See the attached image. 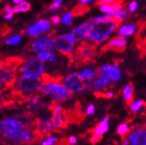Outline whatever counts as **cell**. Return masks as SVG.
<instances>
[{"label":"cell","mask_w":146,"mask_h":145,"mask_svg":"<svg viewBox=\"0 0 146 145\" xmlns=\"http://www.w3.org/2000/svg\"><path fill=\"white\" fill-rule=\"evenodd\" d=\"M96 78L92 83V89L96 91H101L102 89L107 88L109 85H111L112 81L109 76L105 73H96Z\"/></svg>","instance_id":"16"},{"label":"cell","mask_w":146,"mask_h":145,"mask_svg":"<svg viewBox=\"0 0 146 145\" xmlns=\"http://www.w3.org/2000/svg\"><path fill=\"white\" fill-rule=\"evenodd\" d=\"M68 141H69V142H70V145H75L77 143V138H76L75 136H70Z\"/></svg>","instance_id":"41"},{"label":"cell","mask_w":146,"mask_h":145,"mask_svg":"<svg viewBox=\"0 0 146 145\" xmlns=\"http://www.w3.org/2000/svg\"><path fill=\"white\" fill-rule=\"evenodd\" d=\"M138 7H139V3L136 0H133V1H130L128 3L127 6V10L129 13H135L138 10Z\"/></svg>","instance_id":"29"},{"label":"cell","mask_w":146,"mask_h":145,"mask_svg":"<svg viewBox=\"0 0 146 145\" xmlns=\"http://www.w3.org/2000/svg\"><path fill=\"white\" fill-rule=\"evenodd\" d=\"M127 44V38L120 37V36H116V37L111 38L108 42L104 48L106 50L116 51V52H122L126 49Z\"/></svg>","instance_id":"14"},{"label":"cell","mask_w":146,"mask_h":145,"mask_svg":"<svg viewBox=\"0 0 146 145\" xmlns=\"http://www.w3.org/2000/svg\"><path fill=\"white\" fill-rule=\"evenodd\" d=\"M50 54L51 53H47V52H40V53L36 54V56L38 57L39 60H41L43 62H49Z\"/></svg>","instance_id":"31"},{"label":"cell","mask_w":146,"mask_h":145,"mask_svg":"<svg viewBox=\"0 0 146 145\" xmlns=\"http://www.w3.org/2000/svg\"><path fill=\"white\" fill-rule=\"evenodd\" d=\"M109 77L111 78V80L112 82H117V81H119L120 77H121V70H119V66H118V64H111V67H110V70L109 71L106 73Z\"/></svg>","instance_id":"21"},{"label":"cell","mask_w":146,"mask_h":145,"mask_svg":"<svg viewBox=\"0 0 146 145\" xmlns=\"http://www.w3.org/2000/svg\"><path fill=\"white\" fill-rule=\"evenodd\" d=\"M35 119L33 120H23V118L21 119H5L0 123V129H1L2 137L21 133L27 127L34 125Z\"/></svg>","instance_id":"4"},{"label":"cell","mask_w":146,"mask_h":145,"mask_svg":"<svg viewBox=\"0 0 146 145\" xmlns=\"http://www.w3.org/2000/svg\"><path fill=\"white\" fill-rule=\"evenodd\" d=\"M145 103L142 100H138V101H133V103L130 105V110L132 112H138L140 110H141V108L143 106H145Z\"/></svg>","instance_id":"27"},{"label":"cell","mask_w":146,"mask_h":145,"mask_svg":"<svg viewBox=\"0 0 146 145\" xmlns=\"http://www.w3.org/2000/svg\"><path fill=\"white\" fill-rule=\"evenodd\" d=\"M94 112H96V107H94L93 104H90L88 107L86 108V115H93L94 114Z\"/></svg>","instance_id":"35"},{"label":"cell","mask_w":146,"mask_h":145,"mask_svg":"<svg viewBox=\"0 0 146 145\" xmlns=\"http://www.w3.org/2000/svg\"><path fill=\"white\" fill-rule=\"evenodd\" d=\"M12 12H13V6H12L11 5H5L3 8V13H12Z\"/></svg>","instance_id":"39"},{"label":"cell","mask_w":146,"mask_h":145,"mask_svg":"<svg viewBox=\"0 0 146 145\" xmlns=\"http://www.w3.org/2000/svg\"><path fill=\"white\" fill-rule=\"evenodd\" d=\"M62 4H63V0H54L53 3L50 4L47 10L49 12H55L61 8Z\"/></svg>","instance_id":"28"},{"label":"cell","mask_w":146,"mask_h":145,"mask_svg":"<svg viewBox=\"0 0 146 145\" xmlns=\"http://www.w3.org/2000/svg\"><path fill=\"white\" fill-rule=\"evenodd\" d=\"M119 25V21L113 19H106L98 23H93L87 34V40L94 43L96 45L103 44L117 32Z\"/></svg>","instance_id":"1"},{"label":"cell","mask_w":146,"mask_h":145,"mask_svg":"<svg viewBox=\"0 0 146 145\" xmlns=\"http://www.w3.org/2000/svg\"><path fill=\"white\" fill-rule=\"evenodd\" d=\"M102 138H103V136H101V135H97V134H92V136L89 138V142L91 143V144H93V145H94V144H96V143H98L101 140H102Z\"/></svg>","instance_id":"33"},{"label":"cell","mask_w":146,"mask_h":145,"mask_svg":"<svg viewBox=\"0 0 146 145\" xmlns=\"http://www.w3.org/2000/svg\"><path fill=\"white\" fill-rule=\"evenodd\" d=\"M3 17H4L5 20L8 21H11L13 19V17H14V13L12 12V13H4V14H3Z\"/></svg>","instance_id":"36"},{"label":"cell","mask_w":146,"mask_h":145,"mask_svg":"<svg viewBox=\"0 0 146 145\" xmlns=\"http://www.w3.org/2000/svg\"><path fill=\"white\" fill-rule=\"evenodd\" d=\"M108 130H109V118L105 117L94 128L89 129L88 133H91L92 134H97L103 136L106 132H108Z\"/></svg>","instance_id":"17"},{"label":"cell","mask_w":146,"mask_h":145,"mask_svg":"<svg viewBox=\"0 0 146 145\" xmlns=\"http://www.w3.org/2000/svg\"><path fill=\"white\" fill-rule=\"evenodd\" d=\"M49 108L52 110V119H51V121H52L54 128L57 130L67 128L68 121L66 118H65L64 110L62 109V107L57 103H54V104H52Z\"/></svg>","instance_id":"11"},{"label":"cell","mask_w":146,"mask_h":145,"mask_svg":"<svg viewBox=\"0 0 146 145\" xmlns=\"http://www.w3.org/2000/svg\"><path fill=\"white\" fill-rule=\"evenodd\" d=\"M52 25L53 24L50 20L47 19L38 20L26 28L25 35L31 38H36L42 37V36L46 35L52 30Z\"/></svg>","instance_id":"8"},{"label":"cell","mask_w":146,"mask_h":145,"mask_svg":"<svg viewBox=\"0 0 146 145\" xmlns=\"http://www.w3.org/2000/svg\"><path fill=\"white\" fill-rule=\"evenodd\" d=\"M31 8V3L24 0V1L23 3H21L20 5L13 6V13H14V14L21 13H26V12L30 11Z\"/></svg>","instance_id":"23"},{"label":"cell","mask_w":146,"mask_h":145,"mask_svg":"<svg viewBox=\"0 0 146 145\" xmlns=\"http://www.w3.org/2000/svg\"><path fill=\"white\" fill-rule=\"evenodd\" d=\"M43 83L42 77L19 76L15 83V91L21 95H31L39 90Z\"/></svg>","instance_id":"6"},{"label":"cell","mask_w":146,"mask_h":145,"mask_svg":"<svg viewBox=\"0 0 146 145\" xmlns=\"http://www.w3.org/2000/svg\"><path fill=\"white\" fill-rule=\"evenodd\" d=\"M138 30V26L135 23H124L119 25L117 30V36H120L124 38H128L135 34Z\"/></svg>","instance_id":"15"},{"label":"cell","mask_w":146,"mask_h":145,"mask_svg":"<svg viewBox=\"0 0 146 145\" xmlns=\"http://www.w3.org/2000/svg\"><path fill=\"white\" fill-rule=\"evenodd\" d=\"M78 73H79L80 77H81L86 83H88L91 85H92V83L94 80V77L97 76L96 70H94V69H91V68L84 69L81 71H79Z\"/></svg>","instance_id":"20"},{"label":"cell","mask_w":146,"mask_h":145,"mask_svg":"<svg viewBox=\"0 0 146 145\" xmlns=\"http://www.w3.org/2000/svg\"><path fill=\"white\" fill-rule=\"evenodd\" d=\"M58 145H70V144L69 141L67 142V140H66V139H65V138H62V139L59 142V143H58Z\"/></svg>","instance_id":"42"},{"label":"cell","mask_w":146,"mask_h":145,"mask_svg":"<svg viewBox=\"0 0 146 145\" xmlns=\"http://www.w3.org/2000/svg\"><path fill=\"white\" fill-rule=\"evenodd\" d=\"M94 96L99 98H104V99H111L114 96L112 92H101V91H96L94 93Z\"/></svg>","instance_id":"30"},{"label":"cell","mask_w":146,"mask_h":145,"mask_svg":"<svg viewBox=\"0 0 146 145\" xmlns=\"http://www.w3.org/2000/svg\"><path fill=\"white\" fill-rule=\"evenodd\" d=\"M56 59H57V54H56L55 51H53V52H51L49 62H56Z\"/></svg>","instance_id":"40"},{"label":"cell","mask_w":146,"mask_h":145,"mask_svg":"<svg viewBox=\"0 0 146 145\" xmlns=\"http://www.w3.org/2000/svg\"><path fill=\"white\" fill-rule=\"evenodd\" d=\"M99 9L101 13H103L104 14H110L116 11H119L123 9V5L121 2L117 1L114 4L111 5H99Z\"/></svg>","instance_id":"18"},{"label":"cell","mask_w":146,"mask_h":145,"mask_svg":"<svg viewBox=\"0 0 146 145\" xmlns=\"http://www.w3.org/2000/svg\"><path fill=\"white\" fill-rule=\"evenodd\" d=\"M123 95H124V100L127 105H131L134 101V87L133 85L129 83L127 84L125 88L123 90Z\"/></svg>","instance_id":"22"},{"label":"cell","mask_w":146,"mask_h":145,"mask_svg":"<svg viewBox=\"0 0 146 145\" xmlns=\"http://www.w3.org/2000/svg\"><path fill=\"white\" fill-rule=\"evenodd\" d=\"M92 24H93V23L89 19L73 28L71 32L73 35H74V37L78 43H81V42L85 41L86 39H87V34H88V32L90 30Z\"/></svg>","instance_id":"13"},{"label":"cell","mask_w":146,"mask_h":145,"mask_svg":"<svg viewBox=\"0 0 146 145\" xmlns=\"http://www.w3.org/2000/svg\"><path fill=\"white\" fill-rule=\"evenodd\" d=\"M21 42V35L14 34L11 37H8L5 39V44L7 46H17Z\"/></svg>","instance_id":"25"},{"label":"cell","mask_w":146,"mask_h":145,"mask_svg":"<svg viewBox=\"0 0 146 145\" xmlns=\"http://www.w3.org/2000/svg\"><path fill=\"white\" fill-rule=\"evenodd\" d=\"M50 21H51V23H52V24L58 25V24L62 23V17L60 15H54L51 17Z\"/></svg>","instance_id":"34"},{"label":"cell","mask_w":146,"mask_h":145,"mask_svg":"<svg viewBox=\"0 0 146 145\" xmlns=\"http://www.w3.org/2000/svg\"><path fill=\"white\" fill-rule=\"evenodd\" d=\"M54 128V126L51 120L47 119H36L35 134L39 140L50 137Z\"/></svg>","instance_id":"12"},{"label":"cell","mask_w":146,"mask_h":145,"mask_svg":"<svg viewBox=\"0 0 146 145\" xmlns=\"http://www.w3.org/2000/svg\"><path fill=\"white\" fill-rule=\"evenodd\" d=\"M106 15H107L108 19H113L117 21H119V23H121V21H125L128 20L130 13L126 9H121L119 11H116L112 13L106 14Z\"/></svg>","instance_id":"19"},{"label":"cell","mask_w":146,"mask_h":145,"mask_svg":"<svg viewBox=\"0 0 146 145\" xmlns=\"http://www.w3.org/2000/svg\"><path fill=\"white\" fill-rule=\"evenodd\" d=\"M42 79L43 83L38 90L41 95H48L55 101H63L71 98V93L60 82L61 78L54 80L53 77H48L47 74L45 73Z\"/></svg>","instance_id":"2"},{"label":"cell","mask_w":146,"mask_h":145,"mask_svg":"<svg viewBox=\"0 0 146 145\" xmlns=\"http://www.w3.org/2000/svg\"><path fill=\"white\" fill-rule=\"evenodd\" d=\"M62 82L63 85L66 87V89H68L70 93L81 92L91 85L88 83H86L80 77L78 72H75V73H71L68 75L66 77H64L62 79Z\"/></svg>","instance_id":"10"},{"label":"cell","mask_w":146,"mask_h":145,"mask_svg":"<svg viewBox=\"0 0 146 145\" xmlns=\"http://www.w3.org/2000/svg\"><path fill=\"white\" fill-rule=\"evenodd\" d=\"M131 131H132V129L128 126L127 123H122V124H120L118 126V129H117V134H118L122 139H124L130 134Z\"/></svg>","instance_id":"24"},{"label":"cell","mask_w":146,"mask_h":145,"mask_svg":"<svg viewBox=\"0 0 146 145\" xmlns=\"http://www.w3.org/2000/svg\"><path fill=\"white\" fill-rule=\"evenodd\" d=\"M18 74L20 76L42 77L45 74V65L36 55L31 56L19 67Z\"/></svg>","instance_id":"5"},{"label":"cell","mask_w":146,"mask_h":145,"mask_svg":"<svg viewBox=\"0 0 146 145\" xmlns=\"http://www.w3.org/2000/svg\"><path fill=\"white\" fill-rule=\"evenodd\" d=\"M73 13L72 12H70V11H67L65 12L62 16V24L63 26H70L72 24V20H73Z\"/></svg>","instance_id":"26"},{"label":"cell","mask_w":146,"mask_h":145,"mask_svg":"<svg viewBox=\"0 0 146 145\" xmlns=\"http://www.w3.org/2000/svg\"><path fill=\"white\" fill-rule=\"evenodd\" d=\"M98 0H79V4L82 5H88L94 3H96Z\"/></svg>","instance_id":"37"},{"label":"cell","mask_w":146,"mask_h":145,"mask_svg":"<svg viewBox=\"0 0 146 145\" xmlns=\"http://www.w3.org/2000/svg\"><path fill=\"white\" fill-rule=\"evenodd\" d=\"M30 50L31 52L38 54L40 52L51 53L55 50V42L54 38L51 36H42V37L34 38L30 45Z\"/></svg>","instance_id":"9"},{"label":"cell","mask_w":146,"mask_h":145,"mask_svg":"<svg viewBox=\"0 0 146 145\" xmlns=\"http://www.w3.org/2000/svg\"><path fill=\"white\" fill-rule=\"evenodd\" d=\"M115 2H117L116 0H98L97 4L98 5H111L114 4Z\"/></svg>","instance_id":"38"},{"label":"cell","mask_w":146,"mask_h":145,"mask_svg":"<svg viewBox=\"0 0 146 145\" xmlns=\"http://www.w3.org/2000/svg\"><path fill=\"white\" fill-rule=\"evenodd\" d=\"M23 64V61L18 58L3 61L0 66V82L2 91L13 87L17 81L18 69Z\"/></svg>","instance_id":"3"},{"label":"cell","mask_w":146,"mask_h":145,"mask_svg":"<svg viewBox=\"0 0 146 145\" xmlns=\"http://www.w3.org/2000/svg\"><path fill=\"white\" fill-rule=\"evenodd\" d=\"M57 138L55 136H50V137H48L47 139H46V140H44L43 142H42V145H54L56 142H57Z\"/></svg>","instance_id":"32"},{"label":"cell","mask_w":146,"mask_h":145,"mask_svg":"<svg viewBox=\"0 0 146 145\" xmlns=\"http://www.w3.org/2000/svg\"><path fill=\"white\" fill-rule=\"evenodd\" d=\"M55 49L63 55H70L75 49L77 40L72 32H66L54 38Z\"/></svg>","instance_id":"7"},{"label":"cell","mask_w":146,"mask_h":145,"mask_svg":"<svg viewBox=\"0 0 146 145\" xmlns=\"http://www.w3.org/2000/svg\"><path fill=\"white\" fill-rule=\"evenodd\" d=\"M24 0H11V2L13 5H20L21 3H23Z\"/></svg>","instance_id":"43"}]
</instances>
